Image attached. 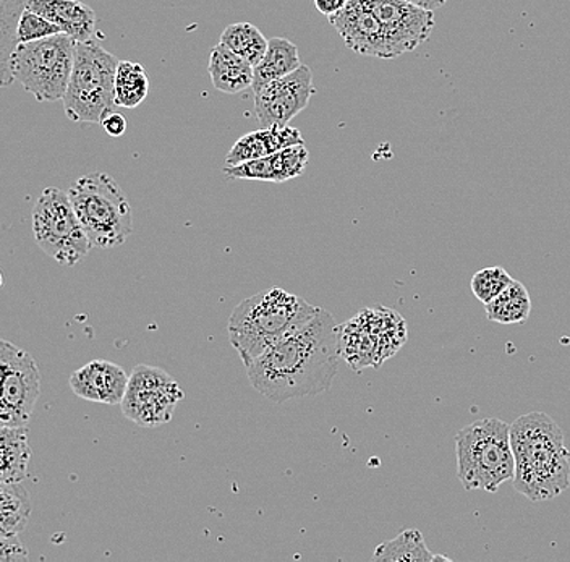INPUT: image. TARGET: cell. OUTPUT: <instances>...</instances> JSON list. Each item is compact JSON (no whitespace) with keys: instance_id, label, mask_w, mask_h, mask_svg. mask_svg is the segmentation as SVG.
<instances>
[{"instance_id":"cell-1","label":"cell","mask_w":570,"mask_h":562,"mask_svg":"<svg viewBox=\"0 0 570 562\" xmlns=\"http://www.w3.org/2000/svg\"><path fill=\"white\" fill-rule=\"evenodd\" d=\"M338 326L327 309L271 347L247 366L252 386L274 404L316 396L333 386L337 375Z\"/></svg>"},{"instance_id":"cell-2","label":"cell","mask_w":570,"mask_h":562,"mask_svg":"<svg viewBox=\"0 0 570 562\" xmlns=\"http://www.w3.org/2000/svg\"><path fill=\"white\" fill-rule=\"evenodd\" d=\"M515 459L514 489L533 503L551 501L570 485V451L561 426L544 414L530 412L511 425Z\"/></svg>"},{"instance_id":"cell-3","label":"cell","mask_w":570,"mask_h":562,"mask_svg":"<svg viewBox=\"0 0 570 562\" xmlns=\"http://www.w3.org/2000/svg\"><path fill=\"white\" fill-rule=\"evenodd\" d=\"M318 309L305 298L279 287L259 292L242 300L232 312V347L240 355L247 368L271 347L306 325Z\"/></svg>"},{"instance_id":"cell-4","label":"cell","mask_w":570,"mask_h":562,"mask_svg":"<svg viewBox=\"0 0 570 562\" xmlns=\"http://www.w3.org/2000/svg\"><path fill=\"white\" fill-rule=\"evenodd\" d=\"M455 457L463 489L498 493L515 475L511 425L499 418L470 423L455 435Z\"/></svg>"},{"instance_id":"cell-5","label":"cell","mask_w":570,"mask_h":562,"mask_svg":"<svg viewBox=\"0 0 570 562\" xmlns=\"http://www.w3.org/2000/svg\"><path fill=\"white\" fill-rule=\"evenodd\" d=\"M69 198L95 247H119L134 233L130 203L109 174L81 177L71 185Z\"/></svg>"},{"instance_id":"cell-6","label":"cell","mask_w":570,"mask_h":562,"mask_svg":"<svg viewBox=\"0 0 570 562\" xmlns=\"http://www.w3.org/2000/svg\"><path fill=\"white\" fill-rule=\"evenodd\" d=\"M119 59L95 41L77 42L73 70L63 96L71 122L99 124L116 109V70Z\"/></svg>"},{"instance_id":"cell-7","label":"cell","mask_w":570,"mask_h":562,"mask_svg":"<svg viewBox=\"0 0 570 562\" xmlns=\"http://www.w3.org/2000/svg\"><path fill=\"white\" fill-rule=\"evenodd\" d=\"M75 48L77 42L66 33L18 45L3 87L17 80L38 102L63 99L73 70Z\"/></svg>"},{"instance_id":"cell-8","label":"cell","mask_w":570,"mask_h":562,"mask_svg":"<svg viewBox=\"0 0 570 562\" xmlns=\"http://www.w3.org/2000/svg\"><path fill=\"white\" fill-rule=\"evenodd\" d=\"M407 343V323L401 313L383 307L365 308L338 326L341 357L355 372L380 368Z\"/></svg>"},{"instance_id":"cell-9","label":"cell","mask_w":570,"mask_h":562,"mask_svg":"<svg viewBox=\"0 0 570 562\" xmlns=\"http://www.w3.org/2000/svg\"><path fill=\"white\" fill-rule=\"evenodd\" d=\"M36 244L59 265L75 266L91 252L92 241L81 226L69 194L48 187L33 208Z\"/></svg>"},{"instance_id":"cell-10","label":"cell","mask_w":570,"mask_h":562,"mask_svg":"<svg viewBox=\"0 0 570 562\" xmlns=\"http://www.w3.org/2000/svg\"><path fill=\"white\" fill-rule=\"evenodd\" d=\"M185 394L176 378L158 366L138 365L128 379L122 414L145 428L169 423Z\"/></svg>"},{"instance_id":"cell-11","label":"cell","mask_w":570,"mask_h":562,"mask_svg":"<svg viewBox=\"0 0 570 562\" xmlns=\"http://www.w3.org/2000/svg\"><path fill=\"white\" fill-rule=\"evenodd\" d=\"M0 422L7 426H27L41 394V375L35 358L9 341L0 343Z\"/></svg>"},{"instance_id":"cell-12","label":"cell","mask_w":570,"mask_h":562,"mask_svg":"<svg viewBox=\"0 0 570 562\" xmlns=\"http://www.w3.org/2000/svg\"><path fill=\"white\" fill-rule=\"evenodd\" d=\"M380 21L390 59L415 51L434 30V12L409 0H365Z\"/></svg>"},{"instance_id":"cell-13","label":"cell","mask_w":570,"mask_h":562,"mask_svg":"<svg viewBox=\"0 0 570 562\" xmlns=\"http://www.w3.org/2000/svg\"><path fill=\"white\" fill-rule=\"evenodd\" d=\"M313 72L301 66L295 72L271 81L255 95V112L259 127L288 126L306 109L315 95Z\"/></svg>"},{"instance_id":"cell-14","label":"cell","mask_w":570,"mask_h":562,"mask_svg":"<svg viewBox=\"0 0 570 562\" xmlns=\"http://www.w3.org/2000/svg\"><path fill=\"white\" fill-rule=\"evenodd\" d=\"M330 23L356 55L390 59L383 28L365 0H348L341 12L330 17Z\"/></svg>"},{"instance_id":"cell-15","label":"cell","mask_w":570,"mask_h":562,"mask_svg":"<svg viewBox=\"0 0 570 562\" xmlns=\"http://www.w3.org/2000/svg\"><path fill=\"white\" fill-rule=\"evenodd\" d=\"M127 373L109 361H92L70 376V387L80 400L98 404L120 405L127 393Z\"/></svg>"},{"instance_id":"cell-16","label":"cell","mask_w":570,"mask_h":562,"mask_svg":"<svg viewBox=\"0 0 570 562\" xmlns=\"http://www.w3.org/2000/svg\"><path fill=\"white\" fill-rule=\"evenodd\" d=\"M309 152L305 144L292 145L266 158L226 166L224 174L230 179L276 181L283 184L303 176L308 166Z\"/></svg>"},{"instance_id":"cell-17","label":"cell","mask_w":570,"mask_h":562,"mask_svg":"<svg viewBox=\"0 0 570 562\" xmlns=\"http://www.w3.org/2000/svg\"><path fill=\"white\" fill-rule=\"evenodd\" d=\"M27 7L51 20L75 42L92 41L95 37L98 23L95 10L80 0H30Z\"/></svg>"},{"instance_id":"cell-18","label":"cell","mask_w":570,"mask_h":562,"mask_svg":"<svg viewBox=\"0 0 570 562\" xmlns=\"http://www.w3.org/2000/svg\"><path fill=\"white\" fill-rule=\"evenodd\" d=\"M305 144L301 130L291 126L259 127L238 138L226 158V166H238L255 159L266 158L292 145Z\"/></svg>"},{"instance_id":"cell-19","label":"cell","mask_w":570,"mask_h":562,"mask_svg":"<svg viewBox=\"0 0 570 562\" xmlns=\"http://www.w3.org/2000/svg\"><path fill=\"white\" fill-rule=\"evenodd\" d=\"M208 70L217 91L238 95V92L253 87L255 67L244 57L235 55L234 51L226 48L223 42L214 46L212 56H209Z\"/></svg>"},{"instance_id":"cell-20","label":"cell","mask_w":570,"mask_h":562,"mask_svg":"<svg viewBox=\"0 0 570 562\" xmlns=\"http://www.w3.org/2000/svg\"><path fill=\"white\" fill-rule=\"evenodd\" d=\"M31 446L24 426L0 430V483L23 482L30 465Z\"/></svg>"},{"instance_id":"cell-21","label":"cell","mask_w":570,"mask_h":562,"mask_svg":"<svg viewBox=\"0 0 570 562\" xmlns=\"http://www.w3.org/2000/svg\"><path fill=\"white\" fill-rule=\"evenodd\" d=\"M298 49L291 39L273 38L265 57L255 66V78H253V92H258L269 85L271 81L287 77L301 67Z\"/></svg>"},{"instance_id":"cell-22","label":"cell","mask_w":570,"mask_h":562,"mask_svg":"<svg viewBox=\"0 0 570 562\" xmlns=\"http://www.w3.org/2000/svg\"><path fill=\"white\" fill-rule=\"evenodd\" d=\"M373 561L381 562H434L451 561L448 556H436L428 550L420 530H405L395 539L381 543L374 550Z\"/></svg>"},{"instance_id":"cell-23","label":"cell","mask_w":570,"mask_h":562,"mask_svg":"<svg viewBox=\"0 0 570 562\" xmlns=\"http://www.w3.org/2000/svg\"><path fill=\"white\" fill-rule=\"evenodd\" d=\"M487 307V316L490 322L499 325H522L532 313V298L529 290L519 280H512L511 286L505 287Z\"/></svg>"},{"instance_id":"cell-24","label":"cell","mask_w":570,"mask_h":562,"mask_svg":"<svg viewBox=\"0 0 570 562\" xmlns=\"http://www.w3.org/2000/svg\"><path fill=\"white\" fill-rule=\"evenodd\" d=\"M30 515V493L21 482L0 483V533H20Z\"/></svg>"},{"instance_id":"cell-25","label":"cell","mask_w":570,"mask_h":562,"mask_svg":"<svg viewBox=\"0 0 570 562\" xmlns=\"http://www.w3.org/2000/svg\"><path fill=\"white\" fill-rule=\"evenodd\" d=\"M149 91V78L141 63L119 60L116 70L117 108L135 109L145 101Z\"/></svg>"},{"instance_id":"cell-26","label":"cell","mask_w":570,"mask_h":562,"mask_svg":"<svg viewBox=\"0 0 570 562\" xmlns=\"http://www.w3.org/2000/svg\"><path fill=\"white\" fill-rule=\"evenodd\" d=\"M219 42H223L235 55L244 57L253 67L258 66L269 46L265 34L255 24L247 23V21L229 24L220 34Z\"/></svg>"},{"instance_id":"cell-27","label":"cell","mask_w":570,"mask_h":562,"mask_svg":"<svg viewBox=\"0 0 570 562\" xmlns=\"http://www.w3.org/2000/svg\"><path fill=\"white\" fill-rule=\"evenodd\" d=\"M30 0H0V80L6 85L10 57L16 51L18 21Z\"/></svg>"},{"instance_id":"cell-28","label":"cell","mask_w":570,"mask_h":562,"mask_svg":"<svg viewBox=\"0 0 570 562\" xmlns=\"http://www.w3.org/2000/svg\"><path fill=\"white\" fill-rule=\"evenodd\" d=\"M512 276L501 266H491V268L481 269L470 280L473 294L481 304H490L501 294L505 287L511 286Z\"/></svg>"},{"instance_id":"cell-29","label":"cell","mask_w":570,"mask_h":562,"mask_svg":"<svg viewBox=\"0 0 570 562\" xmlns=\"http://www.w3.org/2000/svg\"><path fill=\"white\" fill-rule=\"evenodd\" d=\"M60 33L62 30L56 23L27 7L18 21L17 41L18 45H23V42L39 41V39L56 37Z\"/></svg>"},{"instance_id":"cell-30","label":"cell","mask_w":570,"mask_h":562,"mask_svg":"<svg viewBox=\"0 0 570 562\" xmlns=\"http://www.w3.org/2000/svg\"><path fill=\"white\" fill-rule=\"evenodd\" d=\"M30 560L27 548L18 540V533H0V562Z\"/></svg>"},{"instance_id":"cell-31","label":"cell","mask_w":570,"mask_h":562,"mask_svg":"<svg viewBox=\"0 0 570 562\" xmlns=\"http://www.w3.org/2000/svg\"><path fill=\"white\" fill-rule=\"evenodd\" d=\"M101 127L105 128V131L109 137L120 138L124 137L125 131H127V120L122 114L114 112L107 114L105 120L101 122Z\"/></svg>"},{"instance_id":"cell-32","label":"cell","mask_w":570,"mask_h":562,"mask_svg":"<svg viewBox=\"0 0 570 562\" xmlns=\"http://www.w3.org/2000/svg\"><path fill=\"white\" fill-rule=\"evenodd\" d=\"M347 3L348 0H315L316 9H318L320 13L326 16L327 19L336 16L337 12H341Z\"/></svg>"},{"instance_id":"cell-33","label":"cell","mask_w":570,"mask_h":562,"mask_svg":"<svg viewBox=\"0 0 570 562\" xmlns=\"http://www.w3.org/2000/svg\"><path fill=\"white\" fill-rule=\"evenodd\" d=\"M409 2L415 3V6L422 7V9L434 10L441 9L448 0H409Z\"/></svg>"}]
</instances>
